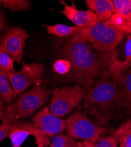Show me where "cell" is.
<instances>
[{
    "label": "cell",
    "instance_id": "obj_1",
    "mask_svg": "<svg viewBox=\"0 0 131 147\" xmlns=\"http://www.w3.org/2000/svg\"><path fill=\"white\" fill-rule=\"evenodd\" d=\"M121 84L122 74H113L108 71L86 91L83 106L100 124L108 123L122 106Z\"/></svg>",
    "mask_w": 131,
    "mask_h": 147
},
{
    "label": "cell",
    "instance_id": "obj_2",
    "mask_svg": "<svg viewBox=\"0 0 131 147\" xmlns=\"http://www.w3.org/2000/svg\"><path fill=\"white\" fill-rule=\"evenodd\" d=\"M71 64V69L65 77L88 90L101 76L97 54L91 44L80 34L67 41L61 54Z\"/></svg>",
    "mask_w": 131,
    "mask_h": 147
},
{
    "label": "cell",
    "instance_id": "obj_3",
    "mask_svg": "<svg viewBox=\"0 0 131 147\" xmlns=\"http://www.w3.org/2000/svg\"><path fill=\"white\" fill-rule=\"evenodd\" d=\"M79 34L91 44L96 52L102 74L108 71L117 59L116 48L125 34L108 21H99L90 28L82 30Z\"/></svg>",
    "mask_w": 131,
    "mask_h": 147
},
{
    "label": "cell",
    "instance_id": "obj_4",
    "mask_svg": "<svg viewBox=\"0 0 131 147\" xmlns=\"http://www.w3.org/2000/svg\"><path fill=\"white\" fill-rule=\"evenodd\" d=\"M50 94L51 91L45 88L34 85L4 107L2 110L1 121L12 124L32 116L48 101Z\"/></svg>",
    "mask_w": 131,
    "mask_h": 147
},
{
    "label": "cell",
    "instance_id": "obj_5",
    "mask_svg": "<svg viewBox=\"0 0 131 147\" xmlns=\"http://www.w3.org/2000/svg\"><path fill=\"white\" fill-rule=\"evenodd\" d=\"M86 92V90L79 84L55 89L52 92L50 111L58 118L70 114L80 105Z\"/></svg>",
    "mask_w": 131,
    "mask_h": 147
},
{
    "label": "cell",
    "instance_id": "obj_6",
    "mask_svg": "<svg viewBox=\"0 0 131 147\" xmlns=\"http://www.w3.org/2000/svg\"><path fill=\"white\" fill-rule=\"evenodd\" d=\"M67 135L74 140L94 141L106 133L105 128L94 122L85 114L77 111L65 121Z\"/></svg>",
    "mask_w": 131,
    "mask_h": 147
},
{
    "label": "cell",
    "instance_id": "obj_7",
    "mask_svg": "<svg viewBox=\"0 0 131 147\" xmlns=\"http://www.w3.org/2000/svg\"><path fill=\"white\" fill-rule=\"evenodd\" d=\"M44 67L40 63H22L18 72L7 73L8 77L16 96L24 92L31 85L36 84L43 78Z\"/></svg>",
    "mask_w": 131,
    "mask_h": 147
},
{
    "label": "cell",
    "instance_id": "obj_8",
    "mask_svg": "<svg viewBox=\"0 0 131 147\" xmlns=\"http://www.w3.org/2000/svg\"><path fill=\"white\" fill-rule=\"evenodd\" d=\"M29 38L28 32L21 27H11L0 37V49L10 54L20 64L24 56L26 41Z\"/></svg>",
    "mask_w": 131,
    "mask_h": 147
},
{
    "label": "cell",
    "instance_id": "obj_9",
    "mask_svg": "<svg viewBox=\"0 0 131 147\" xmlns=\"http://www.w3.org/2000/svg\"><path fill=\"white\" fill-rule=\"evenodd\" d=\"M30 136L35 138V143L37 147H44L47 145L45 143L49 144L50 143L49 139L46 138L47 137L44 136L33 122L20 121L11 124L9 137L13 147H21L24 142Z\"/></svg>",
    "mask_w": 131,
    "mask_h": 147
},
{
    "label": "cell",
    "instance_id": "obj_10",
    "mask_svg": "<svg viewBox=\"0 0 131 147\" xmlns=\"http://www.w3.org/2000/svg\"><path fill=\"white\" fill-rule=\"evenodd\" d=\"M33 123L44 136L54 137L65 130L66 122L61 118L54 115L49 107H44L33 118Z\"/></svg>",
    "mask_w": 131,
    "mask_h": 147
},
{
    "label": "cell",
    "instance_id": "obj_11",
    "mask_svg": "<svg viewBox=\"0 0 131 147\" xmlns=\"http://www.w3.org/2000/svg\"><path fill=\"white\" fill-rule=\"evenodd\" d=\"M60 3L64 6V9L60 13L82 30L90 28L99 22L96 14L90 10H79L73 3L72 5H69L63 1Z\"/></svg>",
    "mask_w": 131,
    "mask_h": 147
},
{
    "label": "cell",
    "instance_id": "obj_12",
    "mask_svg": "<svg viewBox=\"0 0 131 147\" xmlns=\"http://www.w3.org/2000/svg\"><path fill=\"white\" fill-rule=\"evenodd\" d=\"M85 3L89 10L96 14L100 22L108 21L116 13L111 0H86Z\"/></svg>",
    "mask_w": 131,
    "mask_h": 147
},
{
    "label": "cell",
    "instance_id": "obj_13",
    "mask_svg": "<svg viewBox=\"0 0 131 147\" xmlns=\"http://www.w3.org/2000/svg\"><path fill=\"white\" fill-rule=\"evenodd\" d=\"M125 59L116 60L111 65L109 71L113 74L121 75L131 67V35H127V41L125 48Z\"/></svg>",
    "mask_w": 131,
    "mask_h": 147
},
{
    "label": "cell",
    "instance_id": "obj_14",
    "mask_svg": "<svg viewBox=\"0 0 131 147\" xmlns=\"http://www.w3.org/2000/svg\"><path fill=\"white\" fill-rule=\"evenodd\" d=\"M121 94L122 107L128 115H131V67L122 74Z\"/></svg>",
    "mask_w": 131,
    "mask_h": 147
},
{
    "label": "cell",
    "instance_id": "obj_15",
    "mask_svg": "<svg viewBox=\"0 0 131 147\" xmlns=\"http://www.w3.org/2000/svg\"><path fill=\"white\" fill-rule=\"evenodd\" d=\"M49 34L58 37L72 36L81 33L82 29L76 26H69L64 24H57L54 26H44Z\"/></svg>",
    "mask_w": 131,
    "mask_h": 147
},
{
    "label": "cell",
    "instance_id": "obj_16",
    "mask_svg": "<svg viewBox=\"0 0 131 147\" xmlns=\"http://www.w3.org/2000/svg\"><path fill=\"white\" fill-rule=\"evenodd\" d=\"M0 96L3 102L9 104L17 97L10 82L7 73L0 69Z\"/></svg>",
    "mask_w": 131,
    "mask_h": 147
},
{
    "label": "cell",
    "instance_id": "obj_17",
    "mask_svg": "<svg viewBox=\"0 0 131 147\" xmlns=\"http://www.w3.org/2000/svg\"><path fill=\"white\" fill-rule=\"evenodd\" d=\"M119 141L114 135L102 136L94 141H82L76 143L77 147H118Z\"/></svg>",
    "mask_w": 131,
    "mask_h": 147
},
{
    "label": "cell",
    "instance_id": "obj_18",
    "mask_svg": "<svg viewBox=\"0 0 131 147\" xmlns=\"http://www.w3.org/2000/svg\"><path fill=\"white\" fill-rule=\"evenodd\" d=\"M112 2L116 13L119 14L131 27V0H113Z\"/></svg>",
    "mask_w": 131,
    "mask_h": 147
},
{
    "label": "cell",
    "instance_id": "obj_19",
    "mask_svg": "<svg viewBox=\"0 0 131 147\" xmlns=\"http://www.w3.org/2000/svg\"><path fill=\"white\" fill-rule=\"evenodd\" d=\"M114 136L120 144L131 147V126L128 121L123 123L114 132Z\"/></svg>",
    "mask_w": 131,
    "mask_h": 147
},
{
    "label": "cell",
    "instance_id": "obj_20",
    "mask_svg": "<svg viewBox=\"0 0 131 147\" xmlns=\"http://www.w3.org/2000/svg\"><path fill=\"white\" fill-rule=\"evenodd\" d=\"M0 4L11 11H21L30 8L31 3L27 0H0Z\"/></svg>",
    "mask_w": 131,
    "mask_h": 147
},
{
    "label": "cell",
    "instance_id": "obj_21",
    "mask_svg": "<svg viewBox=\"0 0 131 147\" xmlns=\"http://www.w3.org/2000/svg\"><path fill=\"white\" fill-rule=\"evenodd\" d=\"M50 147H77L75 141L68 135L59 134L56 136Z\"/></svg>",
    "mask_w": 131,
    "mask_h": 147
},
{
    "label": "cell",
    "instance_id": "obj_22",
    "mask_svg": "<svg viewBox=\"0 0 131 147\" xmlns=\"http://www.w3.org/2000/svg\"><path fill=\"white\" fill-rule=\"evenodd\" d=\"M14 59L10 54L0 49V69L7 73L15 72Z\"/></svg>",
    "mask_w": 131,
    "mask_h": 147
},
{
    "label": "cell",
    "instance_id": "obj_23",
    "mask_svg": "<svg viewBox=\"0 0 131 147\" xmlns=\"http://www.w3.org/2000/svg\"><path fill=\"white\" fill-rule=\"evenodd\" d=\"M53 69L58 74L66 77L71 71V65L69 61L62 58L56 61L53 64Z\"/></svg>",
    "mask_w": 131,
    "mask_h": 147
},
{
    "label": "cell",
    "instance_id": "obj_24",
    "mask_svg": "<svg viewBox=\"0 0 131 147\" xmlns=\"http://www.w3.org/2000/svg\"><path fill=\"white\" fill-rule=\"evenodd\" d=\"M11 125V124L9 123V122L2 121V123L0 124V143L10 136Z\"/></svg>",
    "mask_w": 131,
    "mask_h": 147
},
{
    "label": "cell",
    "instance_id": "obj_25",
    "mask_svg": "<svg viewBox=\"0 0 131 147\" xmlns=\"http://www.w3.org/2000/svg\"><path fill=\"white\" fill-rule=\"evenodd\" d=\"M6 26V21L3 12L0 7V31L4 30Z\"/></svg>",
    "mask_w": 131,
    "mask_h": 147
},
{
    "label": "cell",
    "instance_id": "obj_26",
    "mask_svg": "<svg viewBox=\"0 0 131 147\" xmlns=\"http://www.w3.org/2000/svg\"><path fill=\"white\" fill-rule=\"evenodd\" d=\"M4 107H5L4 106V102H3L1 96H0V108H1L2 109H4Z\"/></svg>",
    "mask_w": 131,
    "mask_h": 147
},
{
    "label": "cell",
    "instance_id": "obj_27",
    "mask_svg": "<svg viewBox=\"0 0 131 147\" xmlns=\"http://www.w3.org/2000/svg\"><path fill=\"white\" fill-rule=\"evenodd\" d=\"M3 109L0 108V120H1V118H2V110Z\"/></svg>",
    "mask_w": 131,
    "mask_h": 147
},
{
    "label": "cell",
    "instance_id": "obj_28",
    "mask_svg": "<svg viewBox=\"0 0 131 147\" xmlns=\"http://www.w3.org/2000/svg\"><path fill=\"white\" fill-rule=\"evenodd\" d=\"M119 147H128V146H125V145H123V144H120Z\"/></svg>",
    "mask_w": 131,
    "mask_h": 147
},
{
    "label": "cell",
    "instance_id": "obj_29",
    "mask_svg": "<svg viewBox=\"0 0 131 147\" xmlns=\"http://www.w3.org/2000/svg\"><path fill=\"white\" fill-rule=\"evenodd\" d=\"M128 121H129V124H130V126H131V118H130L129 120H128Z\"/></svg>",
    "mask_w": 131,
    "mask_h": 147
}]
</instances>
